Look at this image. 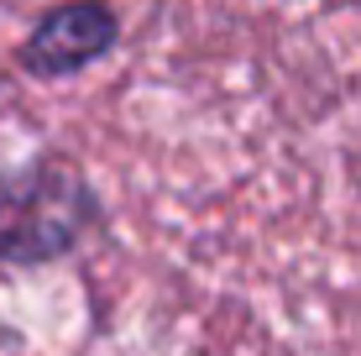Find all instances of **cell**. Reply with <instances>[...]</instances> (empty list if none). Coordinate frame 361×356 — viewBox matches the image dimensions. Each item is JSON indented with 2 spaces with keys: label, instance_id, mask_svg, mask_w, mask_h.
<instances>
[{
  "label": "cell",
  "instance_id": "obj_1",
  "mask_svg": "<svg viewBox=\"0 0 361 356\" xmlns=\"http://www.w3.org/2000/svg\"><path fill=\"white\" fill-rule=\"evenodd\" d=\"M105 226V200L68 152L0 168V267H53Z\"/></svg>",
  "mask_w": 361,
  "mask_h": 356
},
{
  "label": "cell",
  "instance_id": "obj_2",
  "mask_svg": "<svg viewBox=\"0 0 361 356\" xmlns=\"http://www.w3.org/2000/svg\"><path fill=\"white\" fill-rule=\"evenodd\" d=\"M121 47V11L110 0H53L16 47V68L37 84L79 79Z\"/></svg>",
  "mask_w": 361,
  "mask_h": 356
}]
</instances>
